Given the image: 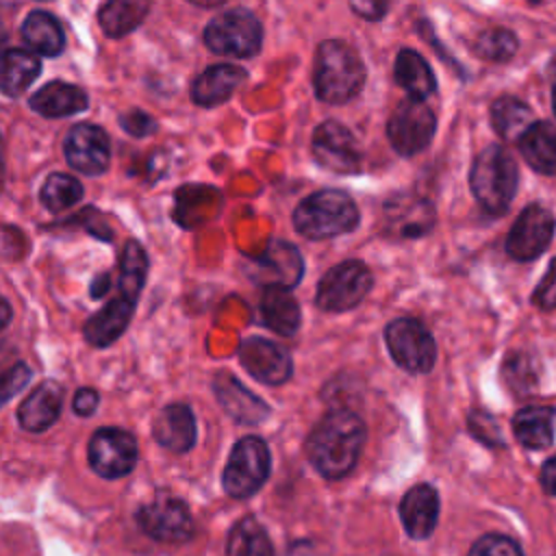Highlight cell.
Segmentation results:
<instances>
[{"mask_svg":"<svg viewBox=\"0 0 556 556\" xmlns=\"http://www.w3.org/2000/svg\"><path fill=\"white\" fill-rule=\"evenodd\" d=\"M365 424L363 419L348 410L337 408L326 413L311 430L306 439V454L315 469L330 480L345 478L363 450Z\"/></svg>","mask_w":556,"mask_h":556,"instance_id":"cell-1","label":"cell"},{"mask_svg":"<svg viewBox=\"0 0 556 556\" xmlns=\"http://www.w3.org/2000/svg\"><path fill=\"white\" fill-rule=\"evenodd\" d=\"M313 85L321 102H350L365 85V65L358 52L339 39L321 41L315 52Z\"/></svg>","mask_w":556,"mask_h":556,"instance_id":"cell-2","label":"cell"},{"mask_svg":"<svg viewBox=\"0 0 556 556\" xmlns=\"http://www.w3.org/2000/svg\"><path fill=\"white\" fill-rule=\"evenodd\" d=\"M517 165L510 152L502 146L484 148L469 172V187L482 211L502 215L508 211L517 191Z\"/></svg>","mask_w":556,"mask_h":556,"instance_id":"cell-3","label":"cell"},{"mask_svg":"<svg viewBox=\"0 0 556 556\" xmlns=\"http://www.w3.org/2000/svg\"><path fill=\"white\" fill-rule=\"evenodd\" d=\"M293 226L306 239H330L358 226L354 200L337 189H321L304 198L293 211Z\"/></svg>","mask_w":556,"mask_h":556,"instance_id":"cell-4","label":"cell"},{"mask_svg":"<svg viewBox=\"0 0 556 556\" xmlns=\"http://www.w3.org/2000/svg\"><path fill=\"white\" fill-rule=\"evenodd\" d=\"M204 43L222 56H254L263 46V26L254 13L245 9H230L206 24Z\"/></svg>","mask_w":556,"mask_h":556,"instance_id":"cell-5","label":"cell"},{"mask_svg":"<svg viewBox=\"0 0 556 556\" xmlns=\"http://www.w3.org/2000/svg\"><path fill=\"white\" fill-rule=\"evenodd\" d=\"M271 469L269 447L258 437H243L235 443L222 473L224 491L230 497L243 500L254 495L267 480Z\"/></svg>","mask_w":556,"mask_h":556,"instance_id":"cell-6","label":"cell"},{"mask_svg":"<svg viewBox=\"0 0 556 556\" xmlns=\"http://www.w3.org/2000/svg\"><path fill=\"white\" fill-rule=\"evenodd\" d=\"M374 276L369 267L361 261H343L328 269L317 285L315 302L321 311L343 313L361 304L369 293Z\"/></svg>","mask_w":556,"mask_h":556,"instance_id":"cell-7","label":"cell"},{"mask_svg":"<svg viewBox=\"0 0 556 556\" xmlns=\"http://www.w3.org/2000/svg\"><path fill=\"white\" fill-rule=\"evenodd\" d=\"M393 361L410 374H428L437 361V343L428 328L410 317L393 319L384 330Z\"/></svg>","mask_w":556,"mask_h":556,"instance_id":"cell-8","label":"cell"},{"mask_svg":"<svg viewBox=\"0 0 556 556\" xmlns=\"http://www.w3.org/2000/svg\"><path fill=\"white\" fill-rule=\"evenodd\" d=\"M437 130V117L424 100H404L395 106L387 124V135L393 150L402 156H410L428 148Z\"/></svg>","mask_w":556,"mask_h":556,"instance_id":"cell-9","label":"cell"},{"mask_svg":"<svg viewBox=\"0 0 556 556\" xmlns=\"http://www.w3.org/2000/svg\"><path fill=\"white\" fill-rule=\"evenodd\" d=\"M91 469L109 480L128 476L139 458L137 441L122 428H100L91 434L87 445Z\"/></svg>","mask_w":556,"mask_h":556,"instance_id":"cell-10","label":"cell"},{"mask_svg":"<svg viewBox=\"0 0 556 556\" xmlns=\"http://www.w3.org/2000/svg\"><path fill=\"white\" fill-rule=\"evenodd\" d=\"M139 528L163 543H185L193 534V519L178 497H154L137 510Z\"/></svg>","mask_w":556,"mask_h":556,"instance_id":"cell-11","label":"cell"},{"mask_svg":"<svg viewBox=\"0 0 556 556\" xmlns=\"http://www.w3.org/2000/svg\"><path fill=\"white\" fill-rule=\"evenodd\" d=\"M554 228H556V219L545 206L541 204L526 206L508 232V239H506L508 256L515 261L539 258L547 250Z\"/></svg>","mask_w":556,"mask_h":556,"instance_id":"cell-12","label":"cell"},{"mask_svg":"<svg viewBox=\"0 0 556 556\" xmlns=\"http://www.w3.org/2000/svg\"><path fill=\"white\" fill-rule=\"evenodd\" d=\"M311 150L315 161L334 174H354L361 167V150L354 135L334 119L315 128Z\"/></svg>","mask_w":556,"mask_h":556,"instance_id":"cell-13","label":"cell"},{"mask_svg":"<svg viewBox=\"0 0 556 556\" xmlns=\"http://www.w3.org/2000/svg\"><path fill=\"white\" fill-rule=\"evenodd\" d=\"M63 150L67 163L87 176H98L109 167V135L96 124H76L67 132Z\"/></svg>","mask_w":556,"mask_h":556,"instance_id":"cell-14","label":"cell"},{"mask_svg":"<svg viewBox=\"0 0 556 556\" xmlns=\"http://www.w3.org/2000/svg\"><path fill=\"white\" fill-rule=\"evenodd\" d=\"M239 358L248 374L265 384H282L293 374L289 352L263 337L243 339L239 345Z\"/></svg>","mask_w":556,"mask_h":556,"instance_id":"cell-15","label":"cell"},{"mask_svg":"<svg viewBox=\"0 0 556 556\" xmlns=\"http://www.w3.org/2000/svg\"><path fill=\"white\" fill-rule=\"evenodd\" d=\"M256 282L265 287H282L291 289L300 282L304 263L295 245L287 241H271L261 256L248 267Z\"/></svg>","mask_w":556,"mask_h":556,"instance_id":"cell-16","label":"cell"},{"mask_svg":"<svg viewBox=\"0 0 556 556\" xmlns=\"http://www.w3.org/2000/svg\"><path fill=\"white\" fill-rule=\"evenodd\" d=\"M384 232L397 239H417L434 226V208L428 200L417 195L391 198L382 208Z\"/></svg>","mask_w":556,"mask_h":556,"instance_id":"cell-17","label":"cell"},{"mask_svg":"<svg viewBox=\"0 0 556 556\" xmlns=\"http://www.w3.org/2000/svg\"><path fill=\"white\" fill-rule=\"evenodd\" d=\"M400 519L410 539H428L439 519V493L430 484L410 486L400 502Z\"/></svg>","mask_w":556,"mask_h":556,"instance_id":"cell-18","label":"cell"},{"mask_svg":"<svg viewBox=\"0 0 556 556\" xmlns=\"http://www.w3.org/2000/svg\"><path fill=\"white\" fill-rule=\"evenodd\" d=\"M152 434L169 452L185 454L195 443V417L187 404H167L152 421Z\"/></svg>","mask_w":556,"mask_h":556,"instance_id":"cell-19","label":"cell"},{"mask_svg":"<svg viewBox=\"0 0 556 556\" xmlns=\"http://www.w3.org/2000/svg\"><path fill=\"white\" fill-rule=\"evenodd\" d=\"M61 406H63L61 384H56L52 380H43L20 404L17 421L28 432H43L56 421Z\"/></svg>","mask_w":556,"mask_h":556,"instance_id":"cell-20","label":"cell"},{"mask_svg":"<svg viewBox=\"0 0 556 556\" xmlns=\"http://www.w3.org/2000/svg\"><path fill=\"white\" fill-rule=\"evenodd\" d=\"M215 395L224 410L241 424H258L269 413V406L250 393L232 374L219 371L213 380Z\"/></svg>","mask_w":556,"mask_h":556,"instance_id":"cell-21","label":"cell"},{"mask_svg":"<svg viewBox=\"0 0 556 556\" xmlns=\"http://www.w3.org/2000/svg\"><path fill=\"white\" fill-rule=\"evenodd\" d=\"M132 313H135V300H130L126 295H117L109 304H104V308H100L96 315H91L87 319L83 334L91 345L106 348L115 339H119V334L126 330Z\"/></svg>","mask_w":556,"mask_h":556,"instance_id":"cell-22","label":"cell"},{"mask_svg":"<svg viewBox=\"0 0 556 556\" xmlns=\"http://www.w3.org/2000/svg\"><path fill=\"white\" fill-rule=\"evenodd\" d=\"M245 76V70L239 65H213L193 80L191 100L200 106H217L237 91Z\"/></svg>","mask_w":556,"mask_h":556,"instance_id":"cell-23","label":"cell"},{"mask_svg":"<svg viewBox=\"0 0 556 556\" xmlns=\"http://www.w3.org/2000/svg\"><path fill=\"white\" fill-rule=\"evenodd\" d=\"M89 106L87 93L70 83L54 80L30 96V109L43 117H67Z\"/></svg>","mask_w":556,"mask_h":556,"instance_id":"cell-24","label":"cell"},{"mask_svg":"<svg viewBox=\"0 0 556 556\" xmlns=\"http://www.w3.org/2000/svg\"><path fill=\"white\" fill-rule=\"evenodd\" d=\"M556 410L545 404L523 406L513 417V432L528 450H547L554 443Z\"/></svg>","mask_w":556,"mask_h":556,"instance_id":"cell-25","label":"cell"},{"mask_svg":"<svg viewBox=\"0 0 556 556\" xmlns=\"http://www.w3.org/2000/svg\"><path fill=\"white\" fill-rule=\"evenodd\" d=\"M519 152L523 161L539 174L556 176V128L549 122H534L519 137Z\"/></svg>","mask_w":556,"mask_h":556,"instance_id":"cell-26","label":"cell"},{"mask_svg":"<svg viewBox=\"0 0 556 556\" xmlns=\"http://www.w3.org/2000/svg\"><path fill=\"white\" fill-rule=\"evenodd\" d=\"M261 317L263 324L282 334V337H291L298 332L300 328V304L298 300L291 295L289 289L282 287H265L261 293Z\"/></svg>","mask_w":556,"mask_h":556,"instance_id":"cell-27","label":"cell"},{"mask_svg":"<svg viewBox=\"0 0 556 556\" xmlns=\"http://www.w3.org/2000/svg\"><path fill=\"white\" fill-rule=\"evenodd\" d=\"M150 2L152 0H104L98 11L102 33L113 39L132 33L148 15Z\"/></svg>","mask_w":556,"mask_h":556,"instance_id":"cell-28","label":"cell"},{"mask_svg":"<svg viewBox=\"0 0 556 556\" xmlns=\"http://www.w3.org/2000/svg\"><path fill=\"white\" fill-rule=\"evenodd\" d=\"M395 80L413 98L426 100L434 93L437 80L421 54L415 50H400L395 56Z\"/></svg>","mask_w":556,"mask_h":556,"instance_id":"cell-29","label":"cell"},{"mask_svg":"<svg viewBox=\"0 0 556 556\" xmlns=\"http://www.w3.org/2000/svg\"><path fill=\"white\" fill-rule=\"evenodd\" d=\"M22 39L39 54L56 56L65 48V33L59 20L46 11H33L22 24Z\"/></svg>","mask_w":556,"mask_h":556,"instance_id":"cell-30","label":"cell"},{"mask_svg":"<svg viewBox=\"0 0 556 556\" xmlns=\"http://www.w3.org/2000/svg\"><path fill=\"white\" fill-rule=\"evenodd\" d=\"M491 124L502 139L519 141V137L534 124L532 109L515 96H502L491 104Z\"/></svg>","mask_w":556,"mask_h":556,"instance_id":"cell-31","label":"cell"},{"mask_svg":"<svg viewBox=\"0 0 556 556\" xmlns=\"http://www.w3.org/2000/svg\"><path fill=\"white\" fill-rule=\"evenodd\" d=\"M226 556H274V545L254 517H243L228 532Z\"/></svg>","mask_w":556,"mask_h":556,"instance_id":"cell-32","label":"cell"},{"mask_svg":"<svg viewBox=\"0 0 556 556\" xmlns=\"http://www.w3.org/2000/svg\"><path fill=\"white\" fill-rule=\"evenodd\" d=\"M41 63L33 52L11 48L2 56V91L4 96H20L39 76Z\"/></svg>","mask_w":556,"mask_h":556,"instance_id":"cell-33","label":"cell"},{"mask_svg":"<svg viewBox=\"0 0 556 556\" xmlns=\"http://www.w3.org/2000/svg\"><path fill=\"white\" fill-rule=\"evenodd\" d=\"M148 274L146 250L137 241H128L119 256V295L137 300Z\"/></svg>","mask_w":556,"mask_h":556,"instance_id":"cell-34","label":"cell"},{"mask_svg":"<svg viewBox=\"0 0 556 556\" xmlns=\"http://www.w3.org/2000/svg\"><path fill=\"white\" fill-rule=\"evenodd\" d=\"M39 198L52 213H61L83 198V185L70 174H52L46 178Z\"/></svg>","mask_w":556,"mask_h":556,"instance_id":"cell-35","label":"cell"},{"mask_svg":"<svg viewBox=\"0 0 556 556\" xmlns=\"http://www.w3.org/2000/svg\"><path fill=\"white\" fill-rule=\"evenodd\" d=\"M473 48H476L478 56H482L486 61L504 63L517 52V37L508 28H489L478 35Z\"/></svg>","mask_w":556,"mask_h":556,"instance_id":"cell-36","label":"cell"},{"mask_svg":"<svg viewBox=\"0 0 556 556\" xmlns=\"http://www.w3.org/2000/svg\"><path fill=\"white\" fill-rule=\"evenodd\" d=\"M504 376L508 380V384L515 389V391H528L530 387H534L536 382V376H534V367H532V361L528 354H521V352H515L506 358L504 363Z\"/></svg>","mask_w":556,"mask_h":556,"instance_id":"cell-37","label":"cell"},{"mask_svg":"<svg viewBox=\"0 0 556 556\" xmlns=\"http://www.w3.org/2000/svg\"><path fill=\"white\" fill-rule=\"evenodd\" d=\"M469 556H523L517 541L504 534H484L480 536L471 549Z\"/></svg>","mask_w":556,"mask_h":556,"instance_id":"cell-38","label":"cell"},{"mask_svg":"<svg viewBox=\"0 0 556 556\" xmlns=\"http://www.w3.org/2000/svg\"><path fill=\"white\" fill-rule=\"evenodd\" d=\"M469 430L473 432L476 439H480L486 445H502V437H500V428L495 424V419L484 413V410H473L467 419Z\"/></svg>","mask_w":556,"mask_h":556,"instance_id":"cell-39","label":"cell"},{"mask_svg":"<svg viewBox=\"0 0 556 556\" xmlns=\"http://www.w3.org/2000/svg\"><path fill=\"white\" fill-rule=\"evenodd\" d=\"M532 302L543 308V311H552L556 308V256L549 263L547 274L543 276V280L539 282V287L532 293Z\"/></svg>","mask_w":556,"mask_h":556,"instance_id":"cell-40","label":"cell"},{"mask_svg":"<svg viewBox=\"0 0 556 556\" xmlns=\"http://www.w3.org/2000/svg\"><path fill=\"white\" fill-rule=\"evenodd\" d=\"M119 126L132 137H148L156 130V122L146 111H128L119 115Z\"/></svg>","mask_w":556,"mask_h":556,"instance_id":"cell-41","label":"cell"},{"mask_svg":"<svg viewBox=\"0 0 556 556\" xmlns=\"http://www.w3.org/2000/svg\"><path fill=\"white\" fill-rule=\"evenodd\" d=\"M28 378H30V369H28L24 363L13 365V367L4 374V378H2V395H0V400H2V402H9V400L28 382Z\"/></svg>","mask_w":556,"mask_h":556,"instance_id":"cell-42","label":"cell"},{"mask_svg":"<svg viewBox=\"0 0 556 556\" xmlns=\"http://www.w3.org/2000/svg\"><path fill=\"white\" fill-rule=\"evenodd\" d=\"M350 7L356 15L365 20H382L391 7V0H350Z\"/></svg>","mask_w":556,"mask_h":556,"instance_id":"cell-43","label":"cell"},{"mask_svg":"<svg viewBox=\"0 0 556 556\" xmlns=\"http://www.w3.org/2000/svg\"><path fill=\"white\" fill-rule=\"evenodd\" d=\"M98 391L91 389V387H83L74 393V400H72V408L76 415H83V417H89L96 408H98Z\"/></svg>","mask_w":556,"mask_h":556,"instance_id":"cell-44","label":"cell"},{"mask_svg":"<svg viewBox=\"0 0 556 556\" xmlns=\"http://www.w3.org/2000/svg\"><path fill=\"white\" fill-rule=\"evenodd\" d=\"M541 484H543L545 493L556 495V456L545 460V465L541 469Z\"/></svg>","mask_w":556,"mask_h":556,"instance_id":"cell-45","label":"cell"},{"mask_svg":"<svg viewBox=\"0 0 556 556\" xmlns=\"http://www.w3.org/2000/svg\"><path fill=\"white\" fill-rule=\"evenodd\" d=\"M109 282H111L109 274H102L100 278H96L91 285V298H102L109 291Z\"/></svg>","mask_w":556,"mask_h":556,"instance_id":"cell-46","label":"cell"},{"mask_svg":"<svg viewBox=\"0 0 556 556\" xmlns=\"http://www.w3.org/2000/svg\"><path fill=\"white\" fill-rule=\"evenodd\" d=\"M193 4H200V7H217V4H224L226 0H189Z\"/></svg>","mask_w":556,"mask_h":556,"instance_id":"cell-47","label":"cell"},{"mask_svg":"<svg viewBox=\"0 0 556 556\" xmlns=\"http://www.w3.org/2000/svg\"><path fill=\"white\" fill-rule=\"evenodd\" d=\"M2 311H4V315H2V326H7V324H9V317H11V308H9V302H7V300H2Z\"/></svg>","mask_w":556,"mask_h":556,"instance_id":"cell-48","label":"cell"},{"mask_svg":"<svg viewBox=\"0 0 556 556\" xmlns=\"http://www.w3.org/2000/svg\"><path fill=\"white\" fill-rule=\"evenodd\" d=\"M552 106H554V115H556V85H554V91H552Z\"/></svg>","mask_w":556,"mask_h":556,"instance_id":"cell-49","label":"cell"}]
</instances>
